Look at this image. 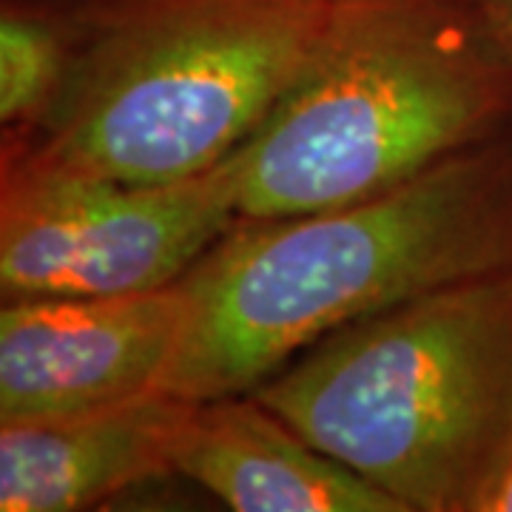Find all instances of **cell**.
Wrapping results in <instances>:
<instances>
[{"label": "cell", "instance_id": "obj_2", "mask_svg": "<svg viewBox=\"0 0 512 512\" xmlns=\"http://www.w3.org/2000/svg\"><path fill=\"white\" fill-rule=\"evenodd\" d=\"M512 77L476 0H333L299 77L239 148V217L376 197L493 143Z\"/></svg>", "mask_w": 512, "mask_h": 512}, {"label": "cell", "instance_id": "obj_8", "mask_svg": "<svg viewBox=\"0 0 512 512\" xmlns=\"http://www.w3.org/2000/svg\"><path fill=\"white\" fill-rule=\"evenodd\" d=\"M174 476L191 478L234 512H404L251 393L194 404L174 450Z\"/></svg>", "mask_w": 512, "mask_h": 512}, {"label": "cell", "instance_id": "obj_3", "mask_svg": "<svg viewBox=\"0 0 512 512\" xmlns=\"http://www.w3.org/2000/svg\"><path fill=\"white\" fill-rule=\"evenodd\" d=\"M251 396L404 512H487L512 458V268L336 330Z\"/></svg>", "mask_w": 512, "mask_h": 512}, {"label": "cell", "instance_id": "obj_10", "mask_svg": "<svg viewBox=\"0 0 512 512\" xmlns=\"http://www.w3.org/2000/svg\"><path fill=\"white\" fill-rule=\"evenodd\" d=\"M476 3L512 77V0H476Z\"/></svg>", "mask_w": 512, "mask_h": 512}, {"label": "cell", "instance_id": "obj_7", "mask_svg": "<svg viewBox=\"0 0 512 512\" xmlns=\"http://www.w3.org/2000/svg\"><path fill=\"white\" fill-rule=\"evenodd\" d=\"M194 404L148 390L72 416L0 424V510H89L126 487L174 476Z\"/></svg>", "mask_w": 512, "mask_h": 512}, {"label": "cell", "instance_id": "obj_11", "mask_svg": "<svg viewBox=\"0 0 512 512\" xmlns=\"http://www.w3.org/2000/svg\"><path fill=\"white\" fill-rule=\"evenodd\" d=\"M487 512H512V458L507 473L501 476L493 498H490V504H487Z\"/></svg>", "mask_w": 512, "mask_h": 512}, {"label": "cell", "instance_id": "obj_6", "mask_svg": "<svg viewBox=\"0 0 512 512\" xmlns=\"http://www.w3.org/2000/svg\"><path fill=\"white\" fill-rule=\"evenodd\" d=\"M188 308L183 279L123 296L6 299L0 424L72 416L160 390Z\"/></svg>", "mask_w": 512, "mask_h": 512}, {"label": "cell", "instance_id": "obj_4", "mask_svg": "<svg viewBox=\"0 0 512 512\" xmlns=\"http://www.w3.org/2000/svg\"><path fill=\"white\" fill-rule=\"evenodd\" d=\"M333 0H106L6 163L177 183L234 157L299 77Z\"/></svg>", "mask_w": 512, "mask_h": 512}, {"label": "cell", "instance_id": "obj_9", "mask_svg": "<svg viewBox=\"0 0 512 512\" xmlns=\"http://www.w3.org/2000/svg\"><path fill=\"white\" fill-rule=\"evenodd\" d=\"M72 46L55 18L3 6L0 15V120L3 126H35L52 109L69 69Z\"/></svg>", "mask_w": 512, "mask_h": 512}, {"label": "cell", "instance_id": "obj_5", "mask_svg": "<svg viewBox=\"0 0 512 512\" xmlns=\"http://www.w3.org/2000/svg\"><path fill=\"white\" fill-rule=\"evenodd\" d=\"M239 220V151L177 183H126L6 163V299L123 296L180 282Z\"/></svg>", "mask_w": 512, "mask_h": 512}, {"label": "cell", "instance_id": "obj_1", "mask_svg": "<svg viewBox=\"0 0 512 512\" xmlns=\"http://www.w3.org/2000/svg\"><path fill=\"white\" fill-rule=\"evenodd\" d=\"M512 268V146L456 154L376 197L242 220L183 276L188 325L160 390L251 393L353 322Z\"/></svg>", "mask_w": 512, "mask_h": 512}]
</instances>
